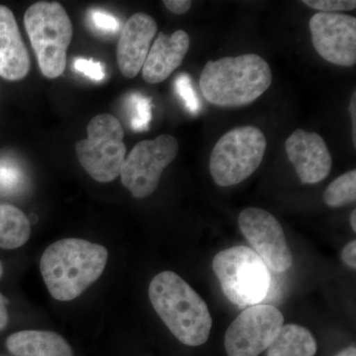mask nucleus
<instances>
[{
	"instance_id": "nucleus-28",
	"label": "nucleus",
	"mask_w": 356,
	"mask_h": 356,
	"mask_svg": "<svg viewBox=\"0 0 356 356\" xmlns=\"http://www.w3.org/2000/svg\"><path fill=\"white\" fill-rule=\"evenodd\" d=\"M7 323H8V313H7L6 300L0 294V331L6 327Z\"/></svg>"
},
{
	"instance_id": "nucleus-21",
	"label": "nucleus",
	"mask_w": 356,
	"mask_h": 356,
	"mask_svg": "<svg viewBox=\"0 0 356 356\" xmlns=\"http://www.w3.org/2000/svg\"><path fill=\"white\" fill-rule=\"evenodd\" d=\"M22 181V172L17 166L8 161H0V193L17 191Z\"/></svg>"
},
{
	"instance_id": "nucleus-2",
	"label": "nucleus",
	"mask_w": 356,
	"mask_h": 356,
	"mask_svg": "<svg viewBox=\"0 0 356 356\" xmlns=\"http://www.w3.org/2000/svg\"><path fill=\"white\" fill-rule=\"evenodd\" d=\"M149 297L154 311L180 343L199 346L208 341L212 317L207 304L178 274L163 271L154 276Z\"/></svg>"
},
{
	"instance_id": "nucleus-11",
	"label": "nucleus",
	"mask_w": 356,
	"mask_h": 356,
	"mask_svg": "<svg viewBox=\"0 0 356 356\" xmlns=\"http://www.w3.org/2000/svg\"><path fill=\"white\" fill-rule=\"evenodd\" d=\"M314 48L339 67L356 64V18L343 13H318L310 20Z\"/></svg>"
},
{
	"instance_id": "nucleus-27",
	"label": "nucleus",
	"mask_w": 356,
	"mask_h": 356,
	"mask_svg": "<svg viewBox=\"0 0 356 356\" xmlns=\"http://www.w3.org/2000/svg\"><path fill=\"white\" fill-rule=\"evenodd\" d=\"M341 259L343 264H346L350 268H356V241L353 240V242L348 243L346 247L343 248L341 252Z\"/></svg>"
},
{
	"instance_id": "nucleus-9",
	"label": "nucleus",
	"mask_w": 356,
	"mask_h": 356,
	"mask_svg": "<svg viewBox=\"0 0 356 356\" xmlns=\"http://www.w3.org/2000/svg\"><path fill=\"white\" fill-rule=\"evenodd\" d=\"M284 317L273 305L248 307L229 325L225 334L229 356H259L273 343Z\"/></svg>"
},
{
	"instance_id": "nucleus-22",
	"label": "nucleus",
	"mask_w": 356,
	"mask_h": 356,
	"mask_svg": "<svg viewBox=\"0 0 356 356\" xmlns=\"http://www.w3.org/2000/svg\"><path fill=\"white\" fill-rule=\"evenodd\" d=\"M302 3L315 10L325 13H339L355 10V0H303Z\"/></svg>"
},
{
	"instance_id": "nucleus-26",
	"label": "nucleus",
	"mask_w": 356,
	"mask_h": 356,
	"mask_svg": "<svg viewBox=\"0 0 356 356\" xmlns=\"http://www.w3.org/2000/svg\"><path fill=\"white\" fill-rule=\"evenodd\" d=\"M166 8L175 14L186 13L191 8V0H163Z\"/></svg>"
},
{
	"instance_id": "nucleus-4",
	"label": "nucleus",
	"mask_w": 356,
	"mask_h": 356,
	"mask_svg": "<svg viewBox=\"0 0 356 356\" xmlns=\"http://www.w3.org/2000/svg\"><path fill=\"white\" fill-rule=\"evenodd\" d=\"M24 24L43 76L50 79L62 76L74 34L64 7L55 1L36 2L26 10Z\"/></svg>"
},
{
	"instance_id": "nucleus-3",
	"label": "nucleus",
	"mask_w": 356,
	"mask_h": 356,
	"mask_svg": "<svg viewBox=\"0 0 356 356\" xmlns=\"http://www.w3.org/2000/svg\"><path fill=\"white\" fill-rule=\"evenodd\" d=\"M271 83V67L257 54L209 60L200 76L204 98L219 107L250 104L259 99Z\"/></svg>"
},
{
	"instance_id": "nucleus-15",
	"label": "nucleus",
	"mask_w": 356,
	"mask_h": 356,
	"mask_svg": "<svg viewBox=\"0 0 356 356\" xmlns=\"http://www.w3.org/2000/svg\"><path fill=\"white\" fill-rule=\"evenodd\" d=\"M31 67L29 54L8 7L0 6V76L10 81L24 79Z\"/></svg>"
},
{
	"instance_id": "nucleus-32",
	"label": "nucleus",
	"mask_w": 356,
	"mask_h": 356,
	"mask_svg": "<svg viewBox=\"0 0 356 356\" xmlns=\"http://www.w3.org/2000/svg\"><path fill=\"white\" fill-rule=\"evenodd\" d=\"M2 274H3V266H2V262L0 261V277H1Z\"/></svg>"
},
{
	"instance_id": "nucleus-19",
	"label": "nucleus",
	"mask_w": 356,
	"mask_h": 356,
	"mask_svg": "<svg viewBox=\"0 0 356 356\" xmlns=\"http://www.w3.org/2000/svg\"><path fill=\"white\" fill-rule=\"evenodd\" d=\"M356 200V172L350 170L336 178L324 193V201L332 208L343 207Z\"/></svg>"
},
{
	"instance_id": "nucleus-16",
	"label": "nucleus",
	"mask_w": 356,
	"mask_h": 356,
	"mask_svg": "<svg viewBox=\"0 0 356 356\" xmlns=\"http://www.w3.org/2000/svg\"><path fill=\"white\" fill-rule=\"evenodd\" d=\"M6 348L14 356H74L64 337L49 331L14 332L7 337Z\"/></svg>"
},
{
	"instance_id": "nucleus-12",
	"label": "nucleus",
	"mask_w": 356,
	"mask_h": 356,
	"mask_svg": "<svg viewBox=\"0 0 356 356\" xmlns=\"http://www.w3.org/2000/svg\"><path fill=\"white\" fill-rule=\"evenodd\" d=\"M285 149L302 184H318L329 177L332 156L318 134L297 129L285 142Z\"/></svg>"
},
{
	"instance_id": "nucleus-30",
	"label": "nucleus",
	"mask_w": 356,
	"mask_h": 356,
	"mask_svg": "<svg viewBox=\"0 0 356 356\" xmlns=\"http://www.w3.org/2000/svg\"><path fill=\"white\" fill-rule=\"evenodd\" d=\"M336 356H356V348L355 346H348L346 350L337 353Z\"/></svg>"
},
{
	"instance_id": "nucleus-29",
	"label": "nucleus",
	"mask_w": 356,
	"mask_h": 356,
	"mask_svg": "<svg viewBox=\"0 0 356 356\" xmlns=\"http://www.w3.org/2000/svg\"><path fill=\"white\" fill-rule=\"evenodd\" d=\"M348 109H350L351 121H353V143L356 146V92L353 93V97H351L350 108Z\"/></svg>"
},
{
	"instance_id": "nucleus-25",
	"label": "nucleus",
	"mask_w": 356,
	"mask_h": 356,
	"mask_svg": "<svg viewBox=\"0 0 356 356\" xmlns=\"http://www.w3.org/2000/svg\"><path fill=\"white\" fill-rule=\"evenodd\" d=\"M175 88H177V93L184 100L187 108L195 113L199 109V102L197 96L192 88L188 74H180L175 81Z\"/></svg>"
},
{
	"instance_id": "nucleus-7",
	"label": "nucleus",
	"mask_w": 356,
	"mask_h": 356,
	"mask_svg": "<svg viewBox=\"0 0 356 356\" xmlns=\"http://www.w3.org/2000/svg\"><path fill=\"white\" fill-rule=\"evenodd\" d=\"M76 152L79 163L96 181L116 179L127 153L120 121L111 114L93 117L88 123V138L76 143Z\"/></svg>"
},
{
	"instance_id": "nucleus-5",
	"label": "nucleus",
	"mask_w": 356,
	"mask_h": 356,
	"mask_svg": "<svg viewBox=\"0 0 356 356\" xmlns=\"http://www.w3.org/2000/svg\"><path fill=\"white\" fill-rule=\"evenodd\" d=\"M212 268L225 296L238 308L259 305L268 294V267L252 248L236 245L215 255Z\"/></svg>"
},
{
	"instance_id": "nucleus-31",
	"label": "nucleus",
	"mask_w": 356,
	"mask_h": 356,
	"mask_svg": "<svg viewBox=\"0 0 356 356\" xmlns=\"http://www.w3.org/2000/svg\"><path fill=\"white\" fill-rule=\"evenodd\" d=\"M350 226L353 232H356V210H353L350 214Z\"/></svg>"
},
{
	"instance_id": "nucleus-13",
	"label": "nucleus",
	"mask_w": 356,
	"mask_h": 356,
	"mask_svg": "<svg viewBox=\"0 0 356 356\" xmlns=\"http://www.w3.org/2000/svg\"><path fill=\"white\" fill-rule=\"evenodd\" d=\"M158 32V24L146 13L134 14L121 31L117 47V63L124 76L134 79L139 74Z\"/></svg>"
},
{
	"instance_id": "nucleus-23",
	"label": "nucleus",
	"mask_w": 356,
	"mask_h": 356,
	"mask_svg": "<svg viewBox=\"0 0 356 356\" xmlns=\"http://www.w3.org/2000/svg\"><path fill=\"white\" fill-rule=\"evenodd\" d=\"M88 16L91 25L97 31L111 34V33L117 32L120 29V21L117 19L112 14L106 13V11L100 10V9H92L89 13Z\"/></svg>"
},
{
	"instance_id": "nucleus-17",
	"label": "nucleus",
	"mask_w": 356,
	"mask_h": 356,
	"mask_svg": "<svg viewBox=\"0 0 356 356\" xmlns=\"http://www.w3.org/2000/svg\"><path fill=\"white\" fill-rule=\"evenodd\" d=\"M317 350V341L307 327L289 324L281 327L266 356H315Z\"/></svg>"
},
{
	"instance_id": "nucleus-18",
	"label": "nucleus",
	"mask_w": 356,
	"mask_h": 356,
	"mask_svg": "<svg viewBox=\"0 0 356 356\" xmlns=\"http://www.w3.org/2000/svg\"><path fill=\"white\" fill-rule=\"evenodd\" d=\"M31 236V224L24 213L10 204H0V248L15 250Z\"/></svg>"
},
{
	"instance_id": "nucleus-1",
	"label": "nucleus",
	"mask_w": 356,
	"mask_h": 356,
	"mask_svg": "<svg viewBox=\"0 0 356 356\" xmlns=\"http://www.w3.org/2000/svg\"><path fill=\"white\" fill-rule=\"evenodd\" d=\"M108 261V250L98 243L65 238L44 250L40 269L47 288L58 301L77 298L99 280Z\"/></svg>"
},
{
	"instance_id": "nucleus-10",
	"label": "nucleus",
	"mask_w": 356,
	"mask_h": 356,
	"mask_svg": "<svg viewBox=\"0 0 356 356\" xmlns=\"http://www.w3.org/2000/svg\"><path fill=\"white\" fill-rule=\"evenodd\" d=\"M238 227L252 250L267 267L276 273H284L291 267L293 257L284 232L268 211L247 208L238 216Z\"/></svg>"
},
{
	"instance_id": "nucleus-24",
	"label": "nucleus",
	"mask_w": 356,
	"mask_h": 356,
	"mask_svg": "<svg viewBox=\"0 0 356 356\" xmlns=\"http://www.w3.org/2000/svg\"><path fill=\"white\" fill-rule=\"evenodd\" d=\"M74 69L79 74L88 77L91 81H97V83L104 81L105 76H106L102 63L88 60V58H76L74 63Z\"/></svg>"
},
{
	"instance_id": "nucleus-8",
	"label": "nucleus",
	"mask_w": 356,
	"mask_h": 356,
	"mask_svg": "<svg viewBox=\"0 0 356 356\" xmlns=\"http://www.w3.org/2000/svg\"><path fill=\"white\" fill-rule=\"evenodd\" d=\"M177 154V140L166 134L138 143L122 166V184L135 198L149 197L158 188L163 170Z\"/></svg>"
},
{
	"instance_id": "nucleus-6",
	"label": "nucleus",
	"mask_w": 356,
	"mask_h": 356,
	"mask_svg": "<svg viewBox=\"0 0 356 356\" xmlns=\"http://www.w3.org/2000/svg\"><path fill=\"white\" fill-rule=\"evenodd\" d=\"M266 145V136L254 126L232 129L222 135L210 156L215 184L229 187L245 181L261 165Z\"/></svg>"
},
{
	"instance_id": "nucleus-20",
	"label": "nucleus",
	"mask_w": 356,
	"mask_h": 356,
	"mask_svg": "<svg viewBox=\"0 0 356 356\" xmlns=\"http://www.w3.org/2000/svg\"><path fill=\"white\" fill-rule=\"evenodd\" d=\"M131 112V126L136 132L147 130L152 120L151 100L139 93H134L129 100Z\"/></svg>"
},
{
	"instance_id": "nucleus-14",
	"label": "nucleus",
	"mask_w": 356,
	"mask_h": 356,
	"mask_svg": "<svg viewBox=\"0 0 356 356\" xmlns=\"http://www.w3.org/2000/svg\"><path fill=\"white\" fill-rule=\"evenodd\" d=\"M189 47L191 38L184 30L172 35L159 33L142 67L145 81L151 84L165 81L182 64Z\"/></svg>"
}]
</instances>
